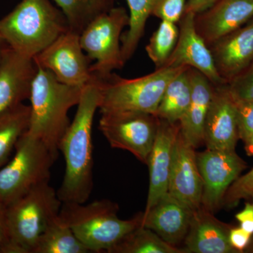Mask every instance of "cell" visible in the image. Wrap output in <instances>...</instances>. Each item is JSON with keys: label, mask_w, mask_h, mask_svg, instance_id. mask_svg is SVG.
<instances>
[{"label": "cell", "mask_w": 253, "mask_h": 253, "mask_svg": "<svg viewBox=\"0 0 253 253\" xmlns=\"http://www.w3.org/2000/svg\"><path fill=\"white\" fill-rule=\"evenodd\" d=\"M101 91L93 80L84 86L73 122L59 143L66 163L62 183L57 191L62 203L85 204L93 189L92 126L99 109Z\"/></svg>", "instance_id": "cell-1"}, {"label": "cell", "mask_w": 253, "mask_h": 253, "mask_svg": "<svg viewBox=\"0 0 253 253\" xmlns=\"http://www.w3.org/2000/svg\"><path fill=\"white\" fill-rule=\"evenodd\" d=\"M83 88L60 83L50 71L38 68L30 95L31 118L26 132L42 141L56 156L71 124L68 111L79 104Z\"/></svg>", "instance_id": "cell-2"}, {"label": "cell", "mask_w": 253, "mask_h": 253, "mask_svg": "<svg viewBox=\"0 0 253 253\" xmlns=\"http://www.w3.org/2000/svg\"><path fill=\"white\" fill-rule=\"evenodd\" d=\"M68 30L63 11L49 0H22L0 19V36L7 45L31 58Z\"/></svg>", "instance_id": "cell-3"}, {"label": "cell", "mask_w": 253, "mask_h": 253, "mask_svg": "<svg viewBox=\"0 0 253 253\" xmlns=\"http://www.w3.org/2000/svg\"><path fill=\"white\" fill-rule=\"evenodd\" d=\"M117 205L109 200L90 204L62 203L59 215L90 253H109L124 236L141 225V214L120 219Z\"/></svg>", "instance_id": "cell-4"}, {"label": "cell", "mask_w": 253, "mask_h": 253, "mask_svg": "<svg viewBox=\"0 0 253 253\" xmlns=\"http://www.w3.org/2000/svg\"><path fill=\"white\" fill-rule=\"evenodd\" d=\"M186 68H158L134 79L123 78L113 73L104 79H95L101 91L100 112L131 111L156 114L169 82Z\"/></svg>", "instance_id": "cell-5"}, {"label": "cell", "mask_w": 253, "mask_h": 253, "mask_svg": "<svg viewBox=\"0 0 253 253\" xmlns=\"http://www.w3.org/2000/svg\"><path fill=\"white\" fill-rule=\"evenodd\" d=\"M62 202L49 182L6 206L13 253H33L38 239L59 214Z\"/></svg>", "instance_id": "cell-6"}, {"label": "cell", "mask_w": 253, "mask_h": 253, "mask_svg": "<svg viewBox=\"0 0 253 253\" xmlns=\"http://www.w3.org/2000/svg\"><path fill=\"white\" fill-rule=\"evenodd\" d=\"M12 159L0 168V201L7 206L33 188L49 182L58 156L42 141L25 132Z\"/></svg>", "instance_id": "cell-7"}, {"label": "cell", "mask_w": 253, "mask_h": 253, "mask_svg": "<svg viewBox=\"0 0 253 253\" xmlns=\"http://www.w3.org/2000/svg\"><path fill=\"white\" fill-rule=\"evenodd\" d=\"M129 23V15L125 8L113 7L100 15L80 35L82 48L93 62L92 78L104 79L113 70L121 69L125 63L121 52L122 31Z\"/></svg>", "instance_id": "cell-8"}, {"label": "cell", "mask_w": 253, "mask_h": 253, "mask_svg": "<svg viewBox=\"0 0 253 253\" xmlns=\"http://www.w3.org/2000/svg\"><path fill=\"white\" fill-rule=\"evenodd\" d=\"M101 113L99 129L111 147L129 151L146 164L157 134V116L131 111Z\"/></svg>", "instance_id": "cell-9"}, {"label": "cell", "mask_w": 253, "mask_h": 253, "mask_svg": "<svg viewBox=\"0 0 253 253\" xmlns=\"http://www.w3.org/2000/svg\"><path fill=\"white\" fill-rule=\"evenodd\" d=\"M38 68L47 70L60 83L83 88L91 83L92 60L82 48L80 35L68 30L34 57Z\"/></svg>", "instance_id": "cell-10"}, {"label": "cell", "mask_w": 253, "mask_h": 253, "mask_svg": "<svg viewBox=\"0 0 253 253\" xmlns=\"http://www.w3.org/2000/svg\"><path fill=\"white\" fill-rule=\"evenodd\" d=\"M196 161L204 184L201 206L214 214L246 164L235 151L220 150L206 149L196 154Z\"/></svg>", "instance_id": "cell-11"}, {"label": "cell", "mask_w": 253, "mask_h": 253, "mask_svg": "<svg viewBox=\"0 0 253 253\" xmlns=\"http://www.w3.org/2000/svg\"><path fill=\"white\" fill-rule=\"evenodd\" d=\"M195 16L191 12L181 16L177 42L163 67L187 66L203 73L213 84H226L217 72L211 49L196 31Z\"/></svg>", "instance_id": "cell-12"}, {"label": "cell", "mask_w": 253, "mask_h": 253, "mask_svg": "<svg viewBox=\"0 0 253 253\" xmlns=\"http://www.w3.org/2000/svg\"><path fill=\"white\" fill-rule=\"evenodd\" d=\"M239 139L235 101L228 84H213L204 143L207 149L231 151H235Z\"/></svg>", "instance_id": "cell-13"}, {"label": "cell", "mask_w": 253, "mask_h": 253, "mask_svg": "<svg viewBox=\"0 0 253 253\" xmlns=\"http://www.w3.org/2000/svg\"><path fill=\"white\" fill-rule=\"evenodd\" d=\"M195 149L179 130L173 146L168 184V193L192 210L201 206L204 186Z\"/></svg>", "instance_id": "cell-14"}, {"label": "cell", "mask_w": 253, "mask_h": 253, "mask_svg": "<svg viewBox=\"0 0 253 253\" xmlns=\"http://www.w3.org/2000/svg\"><path fill=\"white\" fill-rule=\"evenodd\" d=\"M38 70L34 58L7 46L0 61V112L29 99Z\"/></svg>", "instance_id": "cell-15"}, {"label": "cell", "mask_w": 253, "mask_h": 253, "mask_svg": "<svg viewBox=\"0 0 253 253\" xmlns=\"http://www.w3.org/2000/svg\"><path fill=\"white\" fill-rule=\"evenodd\" d=\"M253 18V0H218L195 16V26L208 46Z\"/></svg>", "instance_id": "cell-16"}, {"label": "cell", "mask_w": 253, "mask_h": 253, "mask_svg": "<svg viewBox=\"0 0 253 253\" xmlns=\"http://www.w3.org/2000/svg\"><path fill=\"white\" fill-rule=\"evenodd\" d=\"M209 47L218 73L228 84L253 63V18Z\"/></svg>", "instance_id": "cell-17"}, {"label": "cell", "mask_w": 253, "mask_h": 253, "mask_svg": "<svg viewBox=\"0 0 253 253\" xmlns=\"http://www.w3.org/2000/svg\"><path fill=\"white\" fill-rule=\"evenodd\" d=\"M194 210L167 193L148 212L140 213L141 226L176 246L185 239Z\"/></svg>", "instance_id": "cell-18"}, {"label": "cell", "mask_w": 253, "mask_h": 253, "mask_svg": "<svg viewBox=\"0 0 253 253\" xmlns=\"http://www.w3.org/2000/svg\"><path fill=\"white\" fill-rule=\"evenodd\" d=\"M179 130V123L159 119L154 146L146 163L149 168L150 182L145 212L168 192L173 146Z\"/></svg>", "instance_id": "cell-19"}, {"label": "cell", "mask_w": 253, "mask_h": 253, "mask_svg": "<svg viewBox=\"0 0 253 253\" xmlns=\"http://www.w3.org/2000/svg\"><path fill=\"white\" fill-rule=\"evenodd\" d=\"M230 229L202 206L194 210L184 239V253H236L229 244Z\"/></svg>", "instance_id": "cell-20"}, {"label": "cell", "mask_w": 253, "mask_h": 253, "mask_svg": "<svg viewBox=\"0 0 253 253\" xmlns=\"http://www.w3.org/2000/svg\"><path fill=\"white\" fill-rule=\"evenodd\" d=\"M191 98L189 107L179 121L180 132L196 149L204 141V127L212 95L213 84L203 73L189 68Z\"/></svg>", "instance_id": "cell-21"}, {"label": "cell", "mask_w": 253, "mask_h": 253, "mask_svg": "<svg viewBox=\"0 0 253 253\" xmlns=\"http://www.w3.org/2000/svg\"><path fill=\"white\" fill-rule=\"evenodd\" d=\"M189 68L176 75L165 90L155 116L170 123H179L187 111L191 98Z\"/></svg>", "instance_id": "cell-22"}, {"label": "cell", "mask_w": 253, "mask_h": 253, "mask_svg": "<svg viewBox=\"0 0 253 253\" xmlns=\"http://www.w3.org/2000/svg\"><path fill=\"white\" fill-rule=\"evenodd\" d=\"M31 106L20 104L0 112V168L8 162L18 140L28 130Z\"/></svg>", "instance_id": "cell-23"}, {"label": "cell", "mask_w": 253, "mask_h": 253, "mask_svg": "<svg viewBox=\"0 0 253 253\" xmlns=\"http://www.w3.org/2000/svg\"><path fill=\"white\" fill-rule=\"evenodd\" d=\"M90 251L58 215L40 236L33 253H88Z\"/></svg>", "instance_id": "cell-24"}, {"label": "cell", "mask_w": 253, "mask_h": 253, "mask_svg": "<svg viewBox=\"0 0 253 253\" xmlns=\"http://www.w3.org/2000/svg\"><path fill=\"white\" fill-rule=\"evenodd\" d=\"M67 19L70 31L81 35L96 17L114 7L115 0H54Z\"/></svg>", "instance_id": "cell-25"}, {"label": "cell", "mask_w": 253, "mask_h": 253, "mask_svg": "<svg viewBox=\"0 0 253 253\" xmlns=\"http://www.w3.org/2000/svg\"><path fill=\"white\" fill-rule=\"evenodd\" d=\"M109 253H182V249L168 244L154 231L139 226L123 238Z\"/></svg>", "instance_id": "cell-26"}, {"label": "cell", "mask_w": 253, "mask_h": 253, "mask_svg": "<svg viewBox=\"0 0 253 253\" xmlns=\"http://www.w3.org/2000/svg\"><path fill=\"white\" fill-rule=\"evenodd\" d=\"M129 9V29L121 36V52L126 63L135 52L144 34L156 0H126Z\"/></svg>", "instance_id": "cell-27"}, {"label": "cell", "mask_w": 253, "mask_h": 253, "mask_svg": "<svg viewBox=\"0 0 253 253\" xmlns=\"http://www.w3.org/2000/svg\"><path fill=\"white\" fill-rule=\"evenodd\" d=\"M176 23L162 21L149 40L146 51L156 69L163 67L175 47L179 37Z\"/></svg>", "instance_id": "cell-28"}, {"label": "cell", "mask_w": 253, "mask_h": 253, "mask_svg": "<svg viewBox=\"0 0 253 253\" xmlns=\"http://www.w3.org/2000/svg\"><path fill=\"white\" fill-rule=\"evenodd\" d=\"M253 196V168L244 176L238 177L226 191L221 206L234 207L241 200Z\"/></svg>", "instance_id": "cell-29"}, {"label": "cell", "mask_w": 253, "mask_h": 253, "mask_svg": "<svg viewBox=\"0 0 253 253\" xmlns=\"http://www.w3.org/2000/svg\"><path fill=\"white\" fill-rule=\"evenodd\" d=\"M227 84L234 99L253 101V63Z\"/></svg>", "instance_id": "cell-30"}, {"label": "cell", "mask_w": 253, "mask_h": 253, "mask_svg": "<svg viewBox=\"0 0 253 253\" xmlns=\"http://www.w3.org/2000/svg\"><path fill=\"white\" fill-rule=\"evenodd\" d=\"M186 0H156L151 15L176 23L184 14Z\"/></svg>", "instance_id": "cell-31"}, {"label": "cell", "mask_w": 253, "mask_h": 253, "mask_svg": "<svg viewBox=\"0 0 253 253\" xmlns=\"http://www.w3.org/2000/svg\"><path fill=\"white\" fill-rule=\"evenodd\" d=\"M234 101L239 139L246 142L253 136V101Z\"/></svg>", "instance_id": "cell-32"}, {"label": "cell", "mask_w": 253, "mask_h": 253, "mask_svg": "<svg viewBox=\"0 0 253 253\" xmlns=\"http://www.w3.org/2000/svg\"><path fill=\"white\" fill-rule=\"evenodd\" d=\"M0 253H13L12 244L10 239L6 206L0 201Z\"/></svg>", "instance_id": "cell-33"}, {"label": "cell", "mask_w": 253, "mask_h": 253, "mask_svg": "<svg viewBox=\"0 0 253 253\" xmlns=\"http://www.w3.org/2000/svg\"><path fill=\"white\" fill-rule=\"evenodd\" d=\"M251 235L241 227L230 229L229 233V244L236 252H242L249 246Z\"/></svg>", "instance_id": "cell-34"}, {"label": "cell", "mask_w": 253, "mask_h": 253, "mask_svg": "<svg viewBox=\"0 0 253 253\" xmlns=\"http://www.w3.org/2000/svg\"><path fill=\"white\" fill-rule=\"evenodd\" d=\"M218 0H189L186 1L184 12L201 14L213 6Z\"/></svg>", "instance_id": "cell-35"}, {"label": "cell", "mask_w": 253, "mask_h": 253, "mask_svg": "<svg viewBox=\"0 0 253 253\" xmlns=\"http://www.w3.org/2000/svg\"><path fill=\"white\" fill-rule=\"evenodd\" d=\"M236 218L240 223L253 219V204H246L244 209L236 214Z\"/></svg>", "instance_id": "cell-36"}, {"label": "cell", "mask_w": 253, "mask_h": 253, "mask_svg": "<svg viewBox=\"0 0 253 253\" xmlns=\"http://www.w3.org/2000/svg\"><path fill=\"white\" fill-rule=\"evenodd\" d=\"M240 227L251 235L253 234V219L240 223Z\"/></svg>", "instance_id": "cell-37"}, {"label": "cell", "mask_w": 253, "mask_h": 253, "mask_svg": "<svg viewBox=\"0 0 253 253\" xmlns=\"http://www.w3.org/2000/svg\"><path fill=\"white\" fill-rule=\"evenodd\" d=\"M245 149H246L248 156L253 157V136L245 142Z\"/></svg>", "instance_id": "cell-38"}, {"label": "cell", "mask_w": 253, "mask_h": 253, "mask_svg": "<svg viewBox=\"0 0 253 253\" xmlns=\"http://www.w3.org/2000/svg\"><path fill=\"white\" fill-rule=\"evenodd\" d=\"M7 44L6 42L4 41L1 36H0V61H1V57H2L3 54H4L5 49L7 48Z\"/></svg>", "instance_id": "cell-39"}, {"label": "cell", "mask_w": 253, "mask_h": 253, "mask_svg": "<svg viewBox=\"0 0 253 253\" xmlns=\"http://www.w3.org/2000/svg\"><path fill=\"white\" fill-rule=\"evenodd\" d=\"M251 252L253 253V245H252V246H251Z\"/></svg>", "instance_id": "cell-40"}, {"label": "cell", "mask_w": 253, "mask_h": 253, "mask_svg": "<svg viewBox=\"0 0 253 253\" xmlns=\"http://www.w3.org/2000/svg\"></svg>", "instance_id": "cell-41"}]
</instances>
